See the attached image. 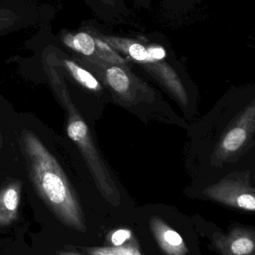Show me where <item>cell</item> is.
<instances>
[{
  "label": "cell",
  "mask_w": 255,
  "mask_h": 255,
  "mask_svg": "<svg viewBox=\"0 0 255 255\" xmlns=\"http://www.w3.org/2000/svg\"><path fill=\"white\" fill-rule=\"evenodd\" d=\"M255 134V97L225 129L211 157L213 164L238 161L254 145Z\"/></svg>",
  "instance_id": "2"
},
{
  "label": "cell",
  "mask_w": 255,
  "mask_h": 255,
  "mask_svg": "<svg viewBox=\"0 0 255 255\" xmlns=\"http://www.w3.org/2000/svg\"><path fill=\"white\" fill-rule=\"evenodd\" d=\"M131 238V232L127 229L117 231L112 235V242L115 247L124 245Z\"/></svg>",
  "instance_id": "14"
},
{
  "label": "cell",
  "mask_w": 255,
  "mask_h": 255,
  "mask_svg": "<svg viewBox=\"0 0 255 255\" xmlns=\"http://www.w3.org/2000/svg\"><path fill=\"white\" fill-rule=\"evenodd\" d=\"M109 85L117 92L125 93L129 88V79L125 72L119 67H113L107 71Z\"/></svg>",
  "instance_id": "8"
},
{
  "label": "cell",
  "mask_w": 255,
  "mask_h": 255,
  "mask_svg": "<svg viewBox=\"0 0 255 255\" xmlns=\"http://www.w3.org/2000/svg\"><path fill=\"white\" fill-rule=\"evenodd\" d=\"M20 193L19 181L10 183L0 190V226H8L16 220Z\"/></svg>",
  "instance_id": "6"
},
{
  "label": "cell",
  "mask_w": 255,
  "mask_h": 255,
  "mask_svg": "<svg viewBox=\"0 0 255 255\" xmlns=\"http://www.w3.org/2000/svg\"><path fill=\"white\" fill-rule=\"evenodd\" d=\"M72 45L76 50L85 55H91L95 50V42L94 39L86 33L76 34L72 40Z\"/></svg>",
  "instance_id": "10"
},
{
  "label": "cell",
  "mask_w": 255,
  "mask_h": 255,
  "mask_svg": "<svg viewBox=\"0 0 255 255\" xmlns=\"http://www.w3.org/2000/svg\"><path fill=\"white\" fill-rule=\"evenodd\" d=\"M148 52L151 59L160 60L164 58L165 56V51L161 48H150Z\"/></svg>",
  "instance_id": "15"
},
{
  "label": "cell",
  "mask_w": 255,
  "mask_h": 255,
  "mask_svg": "<svg viewBox=\"0 0 255 255\" xmlns=\"http://www.w3.org/2000/svg\"><path fill=\"white\" fill-rule=\"evenodd\" d=\"M214 246L222 255H255V230L235 227L228 235H214Z\"/></svg>",
  "instance_id": "4"
},
{
  "label": "cell",
  "mask_w": 255,
  "mask_h": 255,
  "mask_svg": "<svg viewBox=\"0 0 255 255\" xmlns=\"http://www.w3.org/2000/svg\"><path fill=\"white\" fill-rule=\"evenodd\" d=\"M65 64L70 72L73 73L74 77L78 79L82 85L91 90H96L99 88L100 85H99L97 79L89 72L78 67L72 61H66Z\"/></svg>",
  "instance_id": "9"
},
{
  "label": "cell",
  "mask_w": 255,
  "mask_h": 255,
  "mask_svg": "<svg viewBox=\"0 0 255 255\" xmlns=\"http://www.w3.org/2000/svg\"><path fill=\"white\" fill-rule=\"evenodd\" d=\"M250 176L249 170L231 172L209 186L204 193L222 205L255 213V187L252 185Z\"/></svg>",
  "instance_id": "3"
},
{
  "label": "cell",
  "mask_w": 255,
  "mask_h": 255,
  "mask_svg": "<svg viewBox=\"0 0 255 255\" xmlns=\"http://www.w3.org/2000/svg\"><path fill=\"white\" fill-rule=\"evenodd\" d=\"M58 255H82L77 253H71V252H60Z\"/></svg>",
  "instance_id": "16"
},
{
  "label": "cell",
  "mask_w": 255,
  "mask_h": 255,
  "mask_svg": "<svg viewBox=\"0 0 255 255\" xmlns=\"http://www.w3.org/2000/svg\"><path fill=\"white\" fill-rule=\"evenodd\" d=\"M88 128L82 121H76L70 123L67 128L69 136L73 140L78 141L83 139L87 135Z\"/></svg>",
  "instance_id": "12"
},
{
  "label": "cell",
  "mask_w": 255,
  "mask_h": 255,
  "mask_svg": "<svg viewBox=\"0 0 255 255\" xmlns=\"http://www.w3.org/2000/svg\"></svg>",
  "instance_id": "18"
},
{
  "label": "cell",
  "mask_w": 255,
  "mask_h": 255,
  "mask_svg": "<svg viewBox=\"0 0 255 255\" xmlns=\"http://www.w3.org/2000/svg\"><path fill=\"white\" fill-rule=\"evenodd\" d=\"M19 16L11 9L0 8V34L11 31L19 22Z\"/></svg>",
  "instance_id": "11"
},
{
  "label": "cell",
  "mask_w": 255,
  "mask_h": 255,
  "mask_svg": "<svg viewBox=\"0 0 255 255\" xmlns=\"http://www.w3.org/2000/svg\"><path fill=\"white\" fill-rule=\"evenodd\" d=\"M90 255H142L134 239L118 247H96L87 250Z\"/></svg>",
  "instance_id": "7"
},
{
  "label": "cell",
  "mask_w": 255,
  "mask_h": 255,
  "mask_svg": "<svg viewBox=\"0 0 255 255\" xmlns=\"http://www.w3.org/2000/svg\"><path fill=\"white\" fill-rule=\"evenodd\" d=\"M149 226L157 245L165 254L186 255L188 253L182 237L160 217H151Z\"/></svg>",
  "instance_id": "5"
},
{
  "label": "cell",
  "mask_w": 255,
  "mask_h": 255,
  "mask_svg": "<svg viewBox=\"0 0 255 255\" xmlns=\"http://www.w3.org/2000/svg\"><path fill=\"white\" fill-rule=\"evenodd\" d=\"M0 142H1V136H0Z\"/></svg>",
  "instance_id": "17"
},
{
  "label": "cell",
  "mask_w": 255,
  "mask_h": 255,
  "mask_svg": "<svg viewBox=\"0 0 255 255\" xmlns=\"http://www.w3.org/2000/svg\"><path fill=\"white\" fill-rule=\"evenodd\" d=\"M22 141L30 178L39 194L64 225L85 232L80 205L53 156L30 130L22 132Z\"/></svg>",
  "instance_id": "1"
},
{
  "label": "cell",
  "mask_w": 255,
  "mask_h": 255,
  "mask_svg": "<svg viewBox=\"0 0 255 255\" xmlns=\"http://www.w3.org/2000/svg\"><path fill=\"white\" fill-rule=\"evenodd\" d=\"M128 52L130 56L136 61H142L151 59L148 50H146L143 46L138 43H133L130 46Z\"/></svg>",
  "instance_id": "13"
}]
</instances>
